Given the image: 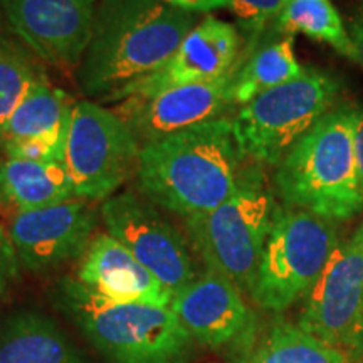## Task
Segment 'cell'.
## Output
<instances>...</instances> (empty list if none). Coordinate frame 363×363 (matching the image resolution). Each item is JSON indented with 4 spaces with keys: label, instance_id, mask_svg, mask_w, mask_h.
Listing matches in <instances>:
<instances>
[{
    "label": "cell",
    "instance_id": "6da1fadb",
    "mask_svg": "<svg viewBox=\"0 0 363 363\" xmlns=\"http://www.w3.org/2000/svg\"><path fill=\"white\" fill-rule=\"evenodd\" d=\"M195 24V13L162 0H99L78 66L81 89L110 101L125 86L165 65Z\"/></svg>",
    "mask_w": 363,
    "mask_h": 363
},
{
    "label": "cell",
    "instance_id": "7a4b0ae2",
    "mask_svg": "<svg viewBox=\"0 0 363 363\" xmlns=\"http://www.w3.org/2000/svg\"><path fill=\"white\" fill-rule=\"evenodd\" d=\"M240 158L233 120L217 118L143 145L136 185L155 206L189 219L214 211L234 194Z\"/></svg>",
    "mask_w": 363,
    "mask_h": 363
},
{
    "label": "cell",
    "instance_id": "3957f363",
    "mask_svg": "<svg viewBox=\"0 0 363 363\" xmlns=\"http://www.w3.org/2000/svg\"><path fill=\"white\" fill-rule=\"evenodd\" d=\"M355 123L357 108H333L286 153L274 174V187L286 207L333 222L362 214Z\"/></svg>",
    "mask_w": 363,
    "mask_h": 363
},
{
    "label": "cell",
    "instance_id": "277c9868",
    "mask_svg": "<svg viewBox=\"0 0 363 363\" xmlns=\"http://www.w3.org/2000/svg\"><path fill=\"white\" fill-rule=\"evenodd\" d=\"M65 311L108 363H189L194 338L170 308L116 303L78 279L59 286Z\"/></svg>",
    "mask_w": 363,
    "mask_h": 363
},
{
    "label": "cell",
    "instance_id": "5b68a950",
    "mask_svg": "<svg viewBox=\"0 0 363 363\" xmlns=\"http://www.w3.org/2000/svg\"><path fill=\"white\" fill-rule=\"evenodd\" d=\"M276 208L264 172L259 167L246 169L224 203L185 219L190 247L208 271L230 279L242 293H251Z\"/></svg>",
    "mask_w": 363,
    "mask_h": 363
},
{
    "label": "cell",
    "instance_id": "8992f818",
    "mask_svg": "<svg viewBox=\"0 0 363 363\" xmlns=\"http://www.w3.org/2000/svg\"><path fill=\"white\" fill-rule=\"evenodd\" d=\"M338 244L333 220L303 208H276L249 293L254 303L281 313L306 298Z\"/></svg>",
    "mask_w": 363,
    "mask_h": 363
},
{
    "label": "cell",
    "instance_id": "52a82bcc",
    "mask_svg": "<svg viewBox=\"0 0 363 363\" xmlns=\"http://www.w3.org/2000/svg\"><path fill=\"white\" fill-rule=\"evenodd\" d=\"M338 81L316 69L266 91L240 106L233 120L235 142L242 157L278 167L286 153L333 110Z\"/></svg>",
    "mask_w": 363,
    "mask_h": 363
},
{
    "label": "cell",
    "instance_id": "ba28073f",
    "mask_svg": "<svg viewBox=\"0 0 363 363\" xmlns=\"http://www.w3.org/2000/svg\"><path fill=\"white\" fill-rule=\"evenodd\" d=\"M140 150L133 130L116 111L93 101L76 103L65 150V167L76 197L110 199L136 170Z\"/></svg>",
    "mask_w": 363,
    "mask_h": 363
},
{
    "label": "cell",
    "instance_id": "9c48e42d",
    "mask_svg": "<svg viewBox=\"0 0 363 363\" xmlns=\"http://www.w3.org/2000/svg\"><path fill=\"white\" fill-rule=\"evenodd\" d=\"M101 217L108 234L174 294L197 278L187 238L147 197L135 192L111 195L103 202Z\"/></svg>",
    "mask_w": 363,
    "mask_h": 363
},
{
    "label": "cell",
    "instance_id": "30bf717a",
    "mask_svg": "<svg viewBox=\"0 0 363 363\" xmlns=\"http://www.w3.org/2000/svg\"><path fill=\"white\" fill-rule=\"evenodd\" d=\"M363 316V224L340 242L308 293L298 326L325 343H348Z\"/></svg>",
    "mask_w": 363,
    "mask_h": 363
},
{
    "label": "cell",
    "instance_id": "8fae6325",
    "mask_svg": "<svg viewBox=\"0 0 363 363\" xmlns=\"http://www.w3.org/2000/svg\"><path fill=\"white\" fill-rule=\"evenodd\" d=\"M98 0H0L4 17L43 62L79 66L93 30Z\"/></svg>",
    "mask_w": 363,
    "mask_h": 363
},
{
    "label": "cell",
    "instance_id": "7c38bea8",
    "mask_svg": "<svg viewBox=\"0 0 363 363\" xmlns=\"http://www.w3.org/2000/svg\"><path fill=\"white\" fill-rule=\"evenodd\" d=\"M98 214L84 199L16 212L9 238L19 264L33 272L56 269L88 251Z\"/></svg>",
    "mask_w": 363,
    "mask_h": 363
},
{
    "label": "cell",
    "instance_id": "4fadbf2b",
    "mask_svg": "<svg viewBox=\"0 0 363 363\" xmlns=\"http://www.w3.org/2000/svg\"><path fill=\"white\" fill-rule=\"evenodd\" d=\"M240 35L229 22L207 16L185 35L169 61L152 74L125 86L110 101L152 98L162 91L219 79L239 66Z\"/></svg>",
    "mask_w": 363,
    "mask_h": 363
},
{
    "label": "cell",
    "instance_id": "5bb4252c",
    "mask_svg": "<svg viewBox=\"0 0 363 363\" xmlns=\"http://www.w3.org/2000/svg\"><path fill=\"white\" fill-rule=\"evenodd\" d=\"M238 67L214 81L179 86L152 98H126L115 111L130 125L143 147L222 118L225 108L233 104L230 89Z\"/></svg>",
    "mask_w": 363,
    "mask_h": 363
},
{
    "label": "cell",
    "instance_id": "9a60e30c",
    "mask_svg": "<svg viewBox=\"0 0 363 363\" xmlns=\"http://www.w3.org/2000/svg\"><path fill=\"white\" fill-rule=\"evenodd\" d=\"M170 310L194 342L211 348L239 342L252 328L242 291L230 279L208 269L174 294Z\"/></svg>",
    "mask_w": 363,
    "mask_h": 363
},
{
    "label": "cell",
    "instance_id": "2e32d148",
    "mask_svg": "<svg viewBox=\"0 0 363 363\" xmlns=\"http://www.w3.org/2000/svg\"><path fill=\"white\" fill-rule=\"evenodd\" d=\"M78 281L116 303L170 308L174 299V293L108 233L91 240L79 264Z\"/></svg>",
    "mask_w": 363,
    "mask_h": 363
},
{
    "label": "cell",
    "instance_id": "e0dca14e",
    "mask_svg": "<svg viewBox=\"0 0 363 363\" xmlns=\"http://www.w3.org/2000/svg\"><path fill=\"white\" fill-rule=\"evenodd\" d=\"M0 363H88L49 316L21 311L0 323Z\"/></svg>",
    "mask_w": 363,
    "mask_h": 363
},
{
    "label": "cell",
    "instance_id": "ac0fdd59",
    "mask_svg": "<svg viewBox=\"0 0 363 363\" xmlns=\"http://www.w3.org/2000/svg\"><path fill=\"white\" fill-rule=\"evenodd\" d=\"M74 197L65 163L0 158V207L27 212Z\"/></svg>",
    "mask_w": 363,
    "mask_h": 363
},
{
    "label": "cell",
    "instance_id": "d6986e66",
    "mask_svg": "<svg viewBox=\"0 0 363 363\" xmlns=\"http://www.w3.org/2000/svg\"><path fill=\"white\" fill-rule=\"evenodd\" d=\"M252 335L238 363H348L340 348L313 337L298 325L276 321L261 331L252 326Z\"/></svg>",
    "mask_w": 363,
    "mask_h": 363
},
{
    "label": "cell",
    "instance_id": "ffe728a7",
    "mask_svg": "<svg viewBox=\"0 0 363 363\" xmlns=\"http://www.w3.org/2000/svg\"><path fill=\"white\" fill-rule=\"evenodd\" d=\"M69 94L51 83H44L13 110L4 126L2 147L29 140H66L71 111L74 108Z\"/></svg>",
    "mask_w": 363,
    "mask_h": 363
},
{
    "label": "cell",
    "instance_id": "44dd1931",
    "mask_svg": "<svg viewBox=\"0 0 363 363\" xmlns=\"http://www.w3.org/2000/svg\"><path fill=\"white\" fill-rule=\"evenodd\" d=\"M303 72L305 67L294 56V35L257 45L235 72L230 89L233 104L244 106L266 91L298 79Z\"/></svg>",
    "mask_w": 363,
    "mask_h": 363
},
{
    "label": "cell",
    "instance_id": "7402d4cb",
    "mask_svg": "<svg viewBox=\"0 0 363 363\" xmlns=\"http://www.w3.org/2000/svg\"><path fill=\"white\" fill-rule=\"evenodd\" d=\"M272 27L283 35L305 34L355 61L350 35L331 0H288Z\"/></svg>",
    "mask_w": 363,
    "mask_h": 363
},
{
    "label": "cell",
    "instance_id": "603a6c76",
    "mask_svg": "<svg viewBox=\"0 0 363 363\" xmlns=\"http://www.w3.org/2000/svg\"><path fill=\"white\" fill-rule=\"evenodd\" d=\"M44 83L49 79L40 59L19 38L4 35L0 40V133L13 110Z\"/></svg>",
    "mask_w": 363,
    "mask_h": 363
},
{
    "label": "cell",
    "instance_id": "cb8c5ba5",
    "mask_svg": "<svg viewBox=\"0 0 363 363\" xmlns=\"http://www.w3.org/2000/svg\"><path fill=\"white\" fill-rule=\"evenodd\" d=\"M286 2L288 0H229L227 9L234 13L240 29L246 33V56L257 48L266 27L274 24Z\"/></svg>",
    "mask_w": 363,
    "mask_h": 363
},
{
    "label": "cell",
    "instance_id": "d4e9b609",
    "mask_svg": "<svg viewBox=\"0 0 363 363\" xmlns=\"http://www.w3.org/2000/svg\"><path fill=\"white\" fill-rule=\"evenodd\" d=\"M17 267H19V259L13 251L11 238L4 225L0 224V296L6 293L9 284L17 276Z\"/></svg>",
    "mask_w": 363,
    "mask_h": 363
},
{
    "label": "cell",
    "instance_id": "484cf974",
    "mask_svg": "<svg viewBox=\"0 0 363 363\" xmlns=\"http://www.w3.org/2000/svg\"><path fill=\"white\" fill-rule=\"evenodd\" d=\"M162 2H165L167 6L180 9V11L195 13V16L229 7V0H162Z\"/></svg>",
    "mask_w": 363,
    "mask_h": 363
},
{
    "label": "cell",
    "instance_id": "4316f807",
    "mask_svg": "<svg viewBox=\"0 0 363 363\" xmlns=\"http://www.w3.org/2000/svg\"><path fill=\"white\" fill-rule=\"evenodd\" d=\"M348 35H350L353 51H355V61L353 62L363 67V4L357 9L355 16L352 17Z\"/></svg>",
    "mask_w": 363,
    "mask_h": 363
},
{
    "label": "cell",
    "instance_id": "83f0119b",
    "mask_svg": "<svg viewBox=\"0 0 363 363\" xmlns=\"http://www.w3.org/2000/svg\"><path fill=\"white\" fill-rule=\"evenodd\" d=\"M355 158H357V169L360 175V182L363 185V108H357V123H355Z\"/></svg>",
    "mask_w": 363,
    "mask_h": 363
},
{
    "label": "cell",
    "instance_id": "f1b7e54d",
    "mask_svg": "<svg viewBox=\"0 0 363 363\" xmlns=\"http://www.w3.org/2000/svg\"><path fill=\"white\" fill-rule=\"evenodd\" d=\"M352 347L353 350V355L358 360V363H363V316L362 320L358 321L357 328L353 330L350 340H348V343Z\"/></svg>",
    "mask_w": 363,
    "mask_h": 363
},
{
    "label": "cell",
    "instance_id": "f546056e",
    "mask_svg": "<svg viewBox=\"0 0 363 363\" xmlns=\"http://www.w3.org/2000/svg\"><path fill=\"white\" fill-rule=\"evenodd\" d=\"M4 21H6V17H4L2 9H0V40H2L4 35H6V34H4Z\"/></svg>",
    "mask_w": 363,
    "mask_h": 363
},
{
    "label": "cell",
    "instance_id": "4dcf8cb0",
    "mask_svg": "<svg viewBox=\"0 0 363 363\" xmlns=\"http://www.w3.org/2000/svg\"><path fill=\"white\" fill-rule=\"evenodd\" d=\"M0 153H2V138H0Z\"/></svg>",
    "mask_w": 363,
    "mask_h": 363
}]
</instances>
